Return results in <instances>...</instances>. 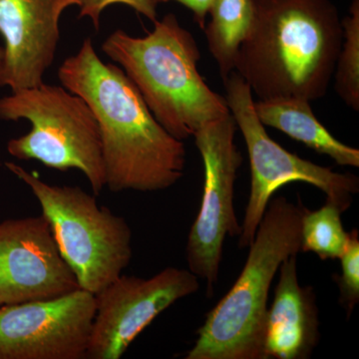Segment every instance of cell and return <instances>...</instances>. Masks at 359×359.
<instances>
[{
	"instance_id": "obj_1",
	"label": "cell",
	"mask_w": 359,
	"mask_h": 359,
	"mask_svg": "<svg viewBox=\"0 0 359 359\" xmlns=\"http://www.w3.org/2000/svg\"><path fill=\"white\" fill-rule=\"evenodd\" d=\"M58 78L95 115L110 191L157 192L183 178V141L163 128L121 68L99 58L91 39L63 61Z\"/></svg>"
},
{
	"instance_id": "obj_2",
	"label": "cell",
	"mask_w": 359,
	"mask_h": 359,
	"mask_svg": "<svg viewBox=\"0 0 359 359\" xmlns=\"http://www.w3.org/2000/svg\"><path fill=\"white\" fill-rule=\"evenodd\" d=\"M235 71L259 100L323 98L334 78L344 28L330 0H252Z\"/></svg>"
},
{
	"instance_id": "obj_3",
	"label": "cell",
	"mask_w": 359,
	"mask_h": 359,
	"mask_svg": "<svg viewBox=\"0 0 359 359\" xmlns=\"http://www.w3.org/2000/svg\"><path fill=\"white\" fill-rule=\"evenodd\" d=\"M154 23L144 37L116 30L104 41L102 51L122 66L163 128L184 141L230 109L224 97L201 76V52L192 33L173 13Z\"/></svg>"
},
{
	"instance_id": "obj_4",
	"label": "cell",
	"mask_w": 359,
	"mask_h": 359,
	"mask_svg": "<svg viewBox=\"0 0 359 359\" xmlns=\"http://www.w3.org/2000/svg\"><path fill=\"white\" fill-rule=\"evenodd\" d=\"M301 198L271 200L242 273L207 314L186 359H266L264 332L269 290L280 264L302 247Z\"/></svg>"
},
{
	"instance_id": "obj_5",
	"label": "cell",
	"mask_w": 359,
	"mask_h": 359,
	"mask_svg": "<svg viewBox=\"0 0 359 359\" xmlns=\"http://www.w3.org/2000/svg\"><path fill=\"white\" fill-rule=\"evenodd\" d=\"M6 166L39 201L80 289L95 295L122 275L133 257L132 231L124 218L79 187L49 185L14 163Z\"/></svg>"
},
{
	"instance_id": "obj_6",
	"label": "cell",
	"mask_w": 359,
	"mask_h": 359,
	"mask_svg": "<svg viewBox=\"0 0 359 359\" xmlns=\"http://www.w3.org/2000/svg\"><path fill=\"white\" fill-rule=\"evenodd\" d=\"M0 119L32 123L29 133L11 139L9 154L36 160L58 171L77 169L94 195L106 187L102 142L93 111L81 97L60 86L42 83L0 98Z\"/></svg>"
},
{
	"instance_id": "obj_7",
	"label": "cell",
	"mask_w": 359,
	"mask_h": 359,
	"mask_svg": "<svg viewBox=\"0 0 359 359\" xmlns=\"http://www.w3.org/2000/svg\"><path fill=\"white\" fill-rule=\"evenodd\" d=\"M223 81L226 105L244 137L250 160V197L241 224L240 248L252 244L271 197L285 184H311L325 194L328 202L346 212L358 193V177L337 173L285 150L269 136L257 117L252 90L243 78L233 71Z\"/></svg>"
},
{
	"instance_id": "obj_8",
	"label": "cell",
	"mask_w": 359,
	"mask_h": 359,
	"mask_svg": "<svg viewBox=\"0 0 359 359\" xmlns=\"http://www.w3.org/2000/svg\"><path fill=\"white\" fill-rule=\"evenodd\" d=\"M238 127L231 113L203 125L195 144L204 163V192L186 245L188 269L207 285L212 297L218 282L226 237H240L233 197L243 157L235 136Z\"/></svg>"
},
{
	"instance_id": "obj_9",
	"label": "cell",
	"mask_w": 359,
	"mask_h": 359,
	"mask_svg": "<svg viewBox=\"0 0 359 359\" xmlns=\"http://www.w3.org/2000/svg\"><path fill=\"white\" fill-rule=\"evenodd\" d=\"M199 290V278L186 269L168 266L149 278L122 273L95 294L86 358H122L159 314Z\"/></svg>"
},
{
	"instance_id": "obj_10",
	"label": "cell",
	"mask_w": 359,
	"mask_h": 359,
	"mask_svg": "<svg viewBox=\"0 0 359 359\" xmlns=\"http://www.w3.org/2000/svg\"><path fill=\"white\" fill-rule=\"evenodd\" d=\"M95 295L84 290L0 306V359L86 358Z\"/></svg>"
},
{
	"instance_id": "obj_11",
	"label": "cell",
	"mask_w": 359,
	"mask_h": 359,
	"mask_svg": "<svg viewBox=\"0 0 359 359\" xmlns=\"http://www.w3.org/2000/svg\"><path fill=\"white\" fill-rule=\"evenodd\" d=\"M79 289L43 215L0 223V297L4 304L54 299Z\"/></svg>"
},
{
	"instance_id": "obj_12",
	"label": "cell",
	"mask_w": 359,
	"mask_h": 359,
	"mask_svg": "<svg viewBox=\"0 0 359 359\" xmlns=\"http://www.w3.org/2000/svg\"><path fill=\"white\" fill-rule=\"evenodd\" d=\"M72 6L77 0H0V86L14 92L44 83L60 39L61 14Z\"/></svg>"
},
{
	"instance_id": "obj_13",
	"label": "cell",
	"mask_w": 359,
	"mask_h": 359,
	"mask_svg": "<svg viewBox=\"0 0 359 359\" xmlns=\"http://www.w3.org/2000/svg\"><path fill=\"white\" fill-rule=\"evenodd\" d=\"M297 257H287L278 269L275 299L266 320V359L309 358L320 340L316 292L299 285Z\"/></svg>"
},
{
	"instance_id": "obj_14",
	"label": "cell",
	"mask_w": 359,
	"mask_h": 359,
	"mask_svg": "<svg viewBox=\"0 0 359 359\" xmlns=\"http://www.w3.org/2000/svg\"><path fill=\"white\" fill-rule=\"evenodd\" d=\"M255 110L264 126L283 132L306 147L327 156L337 165L359 167V150L337 140L313 114L306 99H269L255 102Z\"/></svg>"
},
{
	"instance_id": "obj_15",
	"label": "cell",
	"mask_w": 359,
	"mask_h": 359,
	"mask_svg": "<svg viewBox=\"0 0 359 359\" xmlns=\"http://www.w3.org/2000/svg\"><path fill=\"white\" fill-rule=\"evenodd\" d=\"M209 14L205 39L224 80L235 71L238 49L252 23L254 4L252 0H214Z\"/></svg>"
},
{
	"instance_id": "obj_16",
	"label": "cell",
	"mask_w": 359,
	"mask_h": 359,
	"mask_svg": "<svg viewBox=\"0 0 359 359\" xmlns=\"http://www.w3.org/2000/svg\"><path fill=\"white\" fill-rule=\"evenodd\" d=\"M341 214V210L328 201L320 209H306L302 219L301 252H313L321 261L339 259L351 240Z\"/></svg>"
},
{
	"instance_id": "obj_17",
	"label": "cell",
	"mask_w": 359,
	"mask_h": 359,
	"mask_svg": "<svg viewBox=\"0 0 359 359\" xmlns=\"http://www.w3.org/2000/svg\"><path fill=\"white\" fill-rule=\"evenodd\" d=\"M344 39L334 70V88L347 107L359 111V0L342 20Z\"/></svg>"
},
{
	"instance_id": "obj_18",
	"label": "cell",
	"mask_w": 359,
	"mask_h": 359,
	"mask_svg": "<svg viewBox=\"0 0 359 359\" xmlns=\"http://www.w3.org/2000/svg\"><path fill=\"white\" fill-rule=\"evenodd\" d=\"M341 273L337 285L339 287L340 304L351 316L359 302V238L358 231L351 233V240L346 252L340 257Z\"/></svg>"
},
{
	"instance_id": "obj_19",
	"label": "cell",
	"mask_w": 359,
	"mask_h": 359,
	"mask_svg": "<svg viewBox=\"0 0 359 359\" xmlns=\"http://www.w3.org/2000/svg\"><path fill=\"white\" fill-rule=\"evenodd\" d=\"M113 4H124L153 22L157 20V6L152 0H77V6L80 8L79 18H90L95 29L98 30L101 14Z\"/></svg>"
},
{
	"instance_id": "obj_20",
	"label": "cell",
	"mask_w": 359,
	"mask_h": 359,
	"mask_svg": "<svg viewBox=\"0 0 359 359\" xmlns=\"http://www.w3.org/2000/svg\"><path fill=\"white\" fill-rule=\"evenodd\" d=\"M152 1L154 2L156 6L169 1L181 4L182 6L187 7V8L192 11L194 20L199 25L201 29L204 30L205 20H207L208 14H209L210 8H211L214 0H152Z\"/></svg>"
},
{
	"instance_id": "obj_21",
	"label": "cell",
	"mask_w": 359,
	"mask_h": 359,
	"mask_svg": "<svg viewBox=\"0 0 359 359\" xmlns=\"http://www.w3.org/2000/svg\"><path fill=\"white\" fill-rule=\"evenodd\" d=\"M2 56H4V47H0V62H1Z\"/></svg>"
},
{
	"instance_id": "obj_22",
	"label": "cell",
	"mask_w": 359,
	"mask_h": 359,
	"mask_svg": "<svg viewBox=\"0 0 359 359\" xmlns=\"http://www.w3.org/2000/svg\"><path fill=\"white\" fill-rule=\"evenodd\" d=\"M2 304H4V302H2L1 297H0V306H1Z\"/></svg>"
}]
</instances>
